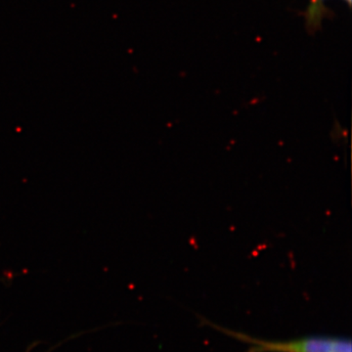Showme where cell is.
I'll return each mask as SVG.
<instances>
[{
    "label": "cell",
    "instance_id": "cell-2",
    "mask_svg": "<svg viewBox=\"0 0 352 352\" xmlns=\"http://www.w3.org/2000/svg\"><path fill=\"white\" fill-rule=\"evenodd\" d=\"M349 6H351V0H344ZM325 0H310L307 11L305 13V27L309 32H315L321 29L322 21L330 15V11L326 7Z\"/></svg>",
    "mask_w": 352,
    "mask_h": 352
},
{
    "label": "cell",
    "instance_id": "cell-1",
    "mask_svg": "<svg viewBox=\"0 0 352 352\" xmlns=\"http://www.w3.org/2000/svg\"><path fill=\"white\" fill-rule=\"evenodd\" d=\"M210 327L229 337L249 344L247 352H352L351 340L337 337H305L286 342H270L254 339L245 333L234 332L201 318Z\"/></svg>",
    "mask_w": 352,
    "mask_h": 352
}]
</instances>
